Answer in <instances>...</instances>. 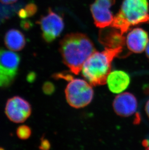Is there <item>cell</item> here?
<instances>
[{
    "label": "cell",
    "mask_w": 149,
    "mask_h": 150,
    "mask_svg": "<svg viewBox=\"0 0 149 150\" xmlns=\"http://www.w3.org/2000/svg\"><path fill=\"white\" fill-rule=\"evenodd\" d=\"M55 90V87L51 83L47 82L44 83L43 86V91L46 94L51 95Z\"/></svg>",
    "instance_id": "2e32d148"
},
{
    "label": "cell",
    "mask_w": 149,
    "mask_h": 150,
    "mask_svg": "<svg viewBox=\"0 0 149 150\" xmlns=\"http://www.w3.org/2000/svg\"><path fill=\"white\" fill-rule=\"evenodd\" d=\"M96 51L91 40L82 33L67 34L60 42L63 63L74 74L81 71L85 62Z\"/></svg>",
    "instance_id": "6da1fadb"
},
{
    "label": "cell",
    "mask_w": 149,
    "mask_h": 150,
    "mask_svg": "<svg viewBox=\"0 0 149 150\" xmlns=\"http://www.w3.org/2000/svg\"><path fill=\"white\" fill-rule=\"evenodd\" d=\"M37 23L40 26L43 40L47 43L51 42L59 37L65 26L62 17L50 8L46 15L42 16Z\"/></svg>",
    "instance_id": "8992f818"
},
{
    "label": "cell",
    "mask_w": 149,
    "mask_h": 150,
    "mask_svg": "<svg viewBox=\"0 0 149 150\" xmlns=\"http://www.w3.org/2000/svg\"><path fill=\"white\" fill-rule=\"evenodd\" d=\"M143 23H149L148 0H124L110 26L124 34L131 27Z\"/></svg>",
    "instance_id": "3957f363"
},
{
    "label": "cell",
    "mask_w": 149,
    "mask_h": 150,
    "mask_svg": "<svg viewBox=\"0 0 149 150\" xmlns=\"http://www.w3.org/2000/svg\"><path fill=\"white\" fill-rule=\"evenodd\" d=\"M35 78V74L34 73H31V74H29L28 76V78L27 80H28L29 82H32V81L34 80Z\"/></svg>",
    "instance_id": "d6986e66"
},
{
    "label": "cell",
    "mask_w": 149,
    "mask_h": 150,
    "mask_svg": "<svg viewBox=\"0 0 149 150\" xmlns=\"http://www.w3.org/2000/svg\"><path fill=\"white\" fill-rule=\"evenodd\" d=\"M5 111L11 121L15 123H21L30 116L32 108L26 100L20 96H15L7 100Z\"/></svg>",
    "instance_id": "52a82bcc"
},
{
    "label": "cell",
    "mask_w": 149,
    "mask_h": 150,
    "mask_svg": "<svg viewBox=\"0 0 149 150\" xmlns=\"http://www.w3.org/2000/svg\"><path fill=\"white\" fill-rule=\"evenodd\" d=\"M65 97L71 106L80 108L87 106L91 102L93 91L87 81L80 79H72L69 81L65 91Z\"/></svg>",
    "instance_id": "277c9868"
},
{
    "label": "cell",
    "mask_w": 149,
    "mask_h": 150,
    "mask_svg": "<svg viewBox=\"0 0 149 150\" xmlns=\"http://www.w3.org/2000/svg\"><path fill=\"white\" fill-rule=\"evenodd\" d=\"M98 40L105 49H124L126 43L124 34L112 26L101 28L99 33Z\"/></svg>",
    "instance_id": "9c48e42d"
},
{
    "label": "cell",
    "mask_w": 149,
    "mask_h": 150,
    "mask_svg": "<svg viewBox=\"0 0 149 150\" xmlns=\"http://www.w3.org/2000/svg\"><path fill=\"white\" fill-rule=\"evenodd\" d=\"M18 0H0V1L4 4H11L15 3Z\"/></svg>",
    "instance_id": "ffe728a7"
},
{
    "label": "cell",
    "mask_w": 149,
    "mask_h": 150,
    "mask_svg": "<svg viewBox=\"0 0 149 150\" xmlns=\"http://www.w3.org/2000/svg\"><path fill=\"white\" fill-rule=\"evenodd\" d=\"M145 51H146V54L147 57L149 59V41L147 44L146 48V49H145Z\"/></svg>",
    "instance_id": "7402d4cb"
},
{
    "label": "cell",
    "mask_w": 149,
    "mask_h": 150,
    "mask_svg": "<svg viewBox=\"0 0 149 150\" xmlns=\"http://www.w3.org/2000/svg\"><path fill=\"white\" fill-rule=\"evenodd\" d=\"M115 0H96L91 5V11L96 26L104 28L111 25L114 16L110 8Z\"/></svg>",
    "instance_id": "ba28073f"
},
{
    "label": "cell",
    "mask_w": 149,
    "mask_h": 150,
    "mask_svg": "<svg viewBox=\"0 0 149 150\" xmlns=\"http://www.w3.org/2000/svg\"><path fill=\"white\" fill-rule=\"evenodd\" d=\"M31 134L32 130L31 128L27 125H23L17 128V136L21 139L25 140L29 139Z\"/></svg>",
    "instance_id": "9a60e30c"
},
{
    "label": "cell",
    "mask_w": 149,
    "mask_h": 150,
    "mask_svg": "<svg viewBox=\"0 0 149 150\" xmlns=\"http://www.w3.org/2000/svg\"><path fill=\"white\" fill-rule=\"evenodd\" d=\"M122 52V48L105 49L101 52H94L83 64L82 75L91 86L104 85L111 71L113 60Z\"/></svg>",
    "instance_id": "7a4b0ae2"
},
{
    "label": "cell",
    "mask_w": 149,
    "mask_h": 150,
    "mask_svg": "<svg viewBox=\"0 0 149 150\" xmlns=\"http://www.w3.org/2000/svg\"><path fill=\"white\" fill-rule=\"evenodd\" d=\"M33 23L30 20H23L20 23L21 28L26 31L30 30L32 27Z\"/></svg>",
    "instance_id": "e0dca14e"
},
{
    "label": "cell",
    "mask_w": 149,
    "mask_h": 150,
    "mask_svg": "<svg viewBox=\"0 0 149 150\" xmlns=\"http://www.w3.org/2000/svg\"><path fill=\"white\" fill-rule=\"evenodd\" d=\"M145 109L147 115L148 116V117H149V100L147 101L146 104L145 105Z\"/></svg>",
    "instance_id": "44dd1931"
},
{
    "label": "cell",
    "mask_w": 149,
    "mask_h": 150,
    "mask_svg": "<svg viewBox=\"0 0 149 150\" xmlns=\"http://www.w3.org/2000/svg\"><path fill=\"white\" fill-rule=\"evenodd\" d=\"M148 34L141 28L133 29L130 31L126 38V44L131 52L139 54L146 49L149 42Z\"/></svg>",
    "instance_id": "8fae6325"
},
{
    "label": "cell",
    "mask_w": 149,
    "mask_h": 150,
    "mask_svg": "<svg viewBox=\"0 0 149 150\" xmlns=\"http://www.w3.org/2000/svg\"><path fill=\"white\" fill-rule=\"evenodd\" d=\"M37 11V6L34 2H31L26 5L23 8L18 12V15L20 18H26L34 16Z\"/></svg>",
    "instance_id": "5bb4252c"
},
{
    "label": "cell",
    "mask_w": 149,
    "mask_h": 150,
    "mask_svg": "<svg viewBox=\"0 0 149 150\" xmlns=\"http://www.w3.org/2000/svg\"><path fill=\"white\" fill-rule=\"evenodd\" d=\"M113 107L114 111L120 116H130L136 111L138 102L135 96L128 92L121 93L116 97Z\"/></svg>",
    "instance_id": "30bf717a"
},
{
    "label": "cell",
    "mask_w": 149,
    "mask_h": 150,
    "mask_svg": "<svg viewBox=\"0 0 149 150\" xmlns=\"http://www.w3.org/2000/svg\"><path fill=\"white\" fill-rule=\"evenodd\" d=\"M40 146L39 147L40 149L47 150L50 148L51 145L48 140H46V139H41V144Z\"/></svg>",
    "instance_id": "ac0fdd59"
},
{
    "label": "cell",
    "mask_w": 149,
    "mask_h": 150,
    "mask_svg": "<svg viewBox=\"0 0 149 150\" xmlns=\"http://www.w3.org/2000/svg\"><path fill=\"white\" fill-rule=\"evenodd\" d=\"M4 41L9 49L14 51L22 50L26 43L23 33L15 29H11L7 31L4 36Z\"/></svg>",
    "instance_id": "4fadbf2b"
},
{
    "label": "cell",
    "mask_w": 149,
    "mask_h": 150,
    "mask_svg": "<svg viewBox=\"0 0 149 150\" xmlns=\"http://www.w3.org/2000/svg\"><path fill=\"white\" fill-rule=\"evenodd\" d=\"M130 78L127 72L122 71H114L110 72L107 79L108 88L114 93H121L129 85Z\"/></svg>",
    "instance_id": "7c38bea8"
},
{
    "label": "cell",
    "mask_w": 149,
    "mask_h": 150,
    "mask_svg": "<svg viewBox=\"0 0 149 150\" xmlns=\"http://www.w3.org/2000/svg\"><path fill=\"white\" fill-rule=\"evenodd\" d=\"M20 57L18 54L0 49V88H8L18 74Z\"/></svg>",
    "instance_id": "5b68a950"
},
{
    "label": "cell",
    "mask_w": 149,
    "mask_h": 150,
    "mask_svg": "<svg viewBox=\"0 0 149 150\" xmlns=\"http://www.w3.org/2000/svg\"></svg>",
    "instance_id": "603a6c76"
}]
</instances>
